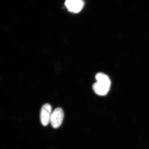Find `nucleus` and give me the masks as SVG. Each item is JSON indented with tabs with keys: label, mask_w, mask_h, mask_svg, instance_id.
<instances>
[{
	"label": "nucleus",
	"mask_w": 149,
	"mask_h": 149,
	"mask_svg": "<svg viewBox=\"0 0 149 149\" xmlns=\"http://www.w3.org/2000/svg\"><path fill=\"white\" fill-rule=\"evenodd\" d=\"M110 85L105 83L96 82L93 85V89L97 95L105 96L109 92Z\"/></svg>",
	"instance_id": "nucleus-4"
},
{
	"label": "nucleus",
	"mask_w": 149,
	"mask_h": 149,
	"mask_svg": "<svg viewBox=\"0 0 149 149\" xmlns=\"http://www.w3.org/2000/svg\"><path fill=\"white\" fill-rule=\"evenodd\" d=\"M96 79L97 80V82L111 85V81L109 77L106 74L104 73L101 72L97 73L96 75Z\"/></svg>",
	"instance_id": "nucleus-5"
},
{
	"label": "nucleus",
	"mask_w": 149,
	"mask_h": 149,
	"mask_svg": "<svg viewBox=\"0 0 149 149\" xmlns=\"http://www.w3.org/2000/svg\"><path fill=\"white\" fill-rule=\"evenodd\" d=\"M65 5L70 11L77 13L82 10L83 3L80 0H67L65 1Z\"/></svg>",
	"instance_id": "nucleus-3"
},
{
	"label": "nucleus",
	"mask_w": 149,
	"mask_h": 149,
	"mask_svg": "<svg viewBox=\"0 0 149 149\" xmlns=\"http://www.w3.org/2000/svg\"><path fill=\"white\" fill-rule=\"evenodd\" d=\"M52 108L49 104H45L41 108L40 112V120L44 126H47L50 123L52 114Z\"/></svg>",
	"instance_id": "nucleus-2"
},
{
	"label": "nucleus",
	"mask_w": 149,
	"mask_h": 149,
	"mask_svg": "<svg viewBox=\"0 0 149 149\" xmlns=\"http://www.w3.org/2000/svg\"><path fill=\"white\" fill-rule=\"evenodd\" d=\"M64 118V113L61 108H57L52 113L50 123L54 128H58L61 125Z\"/></svg>",
	"instance_id": "nucleus-1"
}]
</instances>
